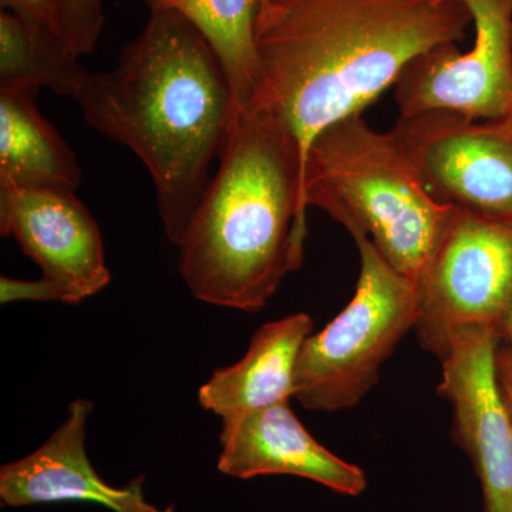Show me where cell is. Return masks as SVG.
<instances>
[{
    "label": "cell",
    "instance_id": "cell-3",
    "mask_svg": "<svg viewBox=\"0 0 512 512\" xmlns=\"http://www.w3.org/2000/svg\"><path fill=\"white\" fill-rule=\"evenodd\" d=\"M306 211L302 154L292 131L268 111L241 107L177 247L188 291L221 308H264L303 264Z\"/></svg>",
    "mask_w": 512,
    "mask_h": 512
},
{
    "label": "cell",
    "instance_id": "cell-1",
    "mask_svg": "<svg viewBox=\"0 0 512 512\" xmlns=\"http://www.w3.org/2000/svg\"><path fill=\"white\" fill-rule=\"evenodd\" d=\"M471 22L460 0H259L258 79L247 106L292 131L305 175L325 128L362 114L407 64L460 42Z\"/></svg>",
    "mask_w": 512,
    "mask_h": 512
},
{
    "label": "cell",
    "instance_id": "cell-11",
    "mask_svg": "<svg viewBox=\"0 0 512 512\" xmlns=\"http://www.w3.org/2000/svg\"><path fill=\"white\" fill-rule=\"evenodd\" d=\"M92 413L89 399L73 400L66 420L42 446L0 468L2 505L87 503L111 512H177L173 504L160 508L147 500L144 476L116 487L97 474L86 450L87 421Z\"/></svg>",
    "mask_w": 512,
    "mask_h": 512
},
{
    "label": "cell",
    "instance_id": "cell-13",
    "mask_svg": "<svg viewBox=\"0 0 512 512\" xmlns=\"http://www.w3.org/2000/svg\"><path fill=\"white\" fill-rule=\"evenodd\" d=\"M313 333L308 313H295L256 330L245 356L221 367L198 390L202 409L232 421L245 414L289 402L305 340Z\"/></svg>",
    "mask_w": 512,
    "mask_h": 512
},
{
    "label": "cell",
    "instance_id": "cell-16",
    "mask_svg": "<svg viewBox=\"0 0 512 512\" xmlns=\"http://www.w3.org/2000/svg\"><path fill=\"white\" fill-rule=\"evenodd\" d=\"M258 6L259 0H178L174 6L214 50L238 109L247 106L258 79L254 37Z\"/></svg>",
    "mask_w": 512,
    "mask_h": 512
},
{
    "label": "cell",
    "instance_id": "cell-14",
    "mask_svg": "<svg viewBox=\"0 0 512 512\" xmlns=\"http://www.w3.org/2000/svg\"><path fill=\"white\" fill-rule=\"evenodd\" d=\"M37 92V87H0V181L76 191L82 167L37 110Z\"/></svg>",
    "mask_w": 512,
    "mask_h": 512
},
{
    "label": "cell",
    "instance_id": "cell-21",
    "mask_svg": "<svg viewBox=\"0 0 512 512\" xmlns=\"http://www.w3.org/2000/svg\"><path fill=\"white\" fill-rule=\"evenodd\" d=\"M146 2H157L161 3V5L170 6V8H174L175 3H177L178 0H146Z\"/></svg>",
    "mask_w": 512,
    "mask_h": 512
},
{
    "label": "cell",
    "instance_id": "cell-22",
    "mask_svg": "<svg viewBox=\"0 0 512 512\" xmlns=\"http://www.w3.org/2000/svg\"><path fill=\"white\" fill-rule=\"evenodd\" d=\"M504 123V126L508 128V131L512 134V116L508 117V119L501 120Z\"/></svg>",
    "mask_w": 512,
    "mask_h": 512
},
{
    "label": "cell",
    "instance_id": "cell-17",
    "mask_svg": "<svg viewBox=\"0 0 512 512\" xmlns=\"http://www.w3.org/2000/svg\"><path fill=\"white\" fill-rule=\"evenodd\" d=\"M104 15L101 0H63L60 32L70 55H90L99 42Z\"/></svg>",
    "mask_w": 512,
    "mask_h": 512
},
{
    "label": "cell",
    "instance_id": "cell-2",
    "mask_svg": "<svg viewBox=\"0 0 512 512\" xmlns=\"http://www.w3.org/2000/svg\"><path fill=\"white\" fill-rule=\"evenodd\" d=\"M143 32L110 72L87 73L84 120L133 151L156 188L168 241H183L238 106L220 60L180 10L147 2Z\"/></svg>",
    "mask_w": 512,
    "mask_h": 512
},
{
    "label": "cell",
    "instance_id": "cell-7",
    "mask_svg": "<svg viewBox=\"0 0 512 512\" xmlns=\"http://www.w3.org/2000/svg\"><path fill=\"white\" fill-rule=\"evenodd\" d=\"M393 133L440 204L512 225V134L450 110L402 117Z\"/></svg>",
    "mask_w": 512,
    "mask_h": 512
},
{
    "label": "cell",
    "instance_id": "cell-9",
    "mask_svg": "<svg viewBox=\"0 0 512 512\" xmlns=\"http://www.w3.org/2000/svg\"><path fill=\"white\" fill-rule=\"evenodd\" d=\"M0 234L42 269L55 302L79 305L110 285L99 224L72 190L0 181Z\"/></svg>",
    "mask_w": 512,
    "mask_h": 512
},
{
    "label": "cell",
    "instance_id": "cell-18",
    "mask_svg": "<svg viewBox=\"0 0 512 512\" xmlns=\"http://www.w3.org/2000/svg\"><path fill=\"white\" fill-rule=\"evenodd\" d=\"M0 5L2 9L15 13L29 25L49 30L62 37L60 22L63 0H0Z\"/></svg>",
    "mask_w": 512,
    "mask_h": 512
},
{
    "label": "cell",
    "instance_id": "cell-10",
    "mask_svg": "<svg viewBox=\"0 0 512 512\" xmlns=\"http://www.w3.org/2000/svg\"><path fill=\"white\" fill-rule=\"evenodd\" d=\"M500 332L485 326L456 330L443 356L441 396L456 413L461 444L473 460L485 512H512V414L495 367Z\"/></svg>",
    "mask_w": 512,
    "mask_h": 512
},
{
    "label": "cell",
    "instance_id": "cell-5",
    "mask_svg": "<svg viewBox=\"0 0 512 512\" xmlns=\"http://www.w3.org/2000/svg\"><path fill=\"white\" fill-rule=\"evenodd\" d=\"M352 237L360 255L355 296L325 329L305 340L296 365L295 399L315 412L359 403L375 386L384 360L420 318L417 286L366 234Z\"/></svg>",
    "mask_w": 512,
    "mask_h": 512
},
{
    "label": "cell",
    "instance_id": "cell-8",
    "mask_svg": "<svg viewBox=\"0 0 512 512\" xmlns=\"http://www.w3.org/2000/svg\"><path fill=\"white\" fill-rule=\"evenodd\" d=\"M470 10L476 40L434 47L404 67L394 84L400 116L450 110L471 119L512 116V0H460Z\"/></svg>",
    "mask_w": 512,
    "mask_h": 512
},
{
    "label": "cell",
    "instance_id": "cell-19",
    "mask_svg": "<svg viewBox=\"0 0 512 512\" xmlns=\"http://www.w3.org/2000/svg\"><path fill=\"white\" fill-rule=\"evenodd\" d=\"M0 301L9 303L15 301L55 302L52 289L43 281H18V279L2 276L0 278Z\"/></svg>",
    "mask_w": 512,
    "mask_h": 512
},
{
    "label": "cell",
    "instance_id": "cell-6",
    "mask_svg": "<svg viewBox=\"0 0 512 512\" xmlns=\"http://www.w3.org/2000/svg\"><path fill=\"white\" fill-rule=\"evenodd\" d=\"M416 286V329L436 355L458 329L500 332L512 306V225L456 210Z\"/></svg>",
    "mask_w": 512,
    "mask_h": 512
},
{
    "label": "cell",
    "instance_id": "cell-12",
    "mask_svg": "<svg viewBox=\"0 0 512 512\" xmlns=\"http://www.w3.org/2000/svg\"><path fill=\"white\" fill-rule=\"evenodd\" d=\"M220 443L217 467L225 476L239 480L295 476L352 497L366 490L362 468L342 460L313 439L289 402L224 421Z\"/></svg>",
    "mask_w": 512,
    "mask_h": 512
},
{
    "label": "cell",
    "instance_id": "cell-15",
    "mask_svg": "<svg viewBox=\"0 0 512 512\" xmlns=\"http://www.w3.org/2000/svg\"><path fill=\"white\" fill-rule=\"evenodd\" d=\"M62 37L0 12V87H47L76 100L87 76Z\"/></svg>",
    "mask_w": 512,
    "mask_h": 512
},
{
    "label": "cell",
    "instance_id": "cell-4",
    "mask_svg": "<svg viewBox=\"0 0 512 512\" xmlns=\"http://www.w3.org/2000/svg\"><path fill=\"white\" fill-rule=\"evenodd\" d=\"M306 205L372 239L383 258L417 285L457 208L434 200L393 131L362 114L313 140L303 175Z\"/></svg>",
    "mask_w": 512,
    "mask_h": 512
},
{
    "label": "cell",
    "instance_id": "cell-20",
    "mask_svg": "<svg viewBox=\"0 0 512 512\" xmlns=\"http://www.w3.org/2000/svg\"><path fill=\"white\" fill-rule=\"evenodd\" d=\"M500 338L507 340L503 350L495 352L498 382L512 414V306L500 330Z\"/></svg>",
    "mask_w": 512,
    "mask_h": 512
}]
</instances>
